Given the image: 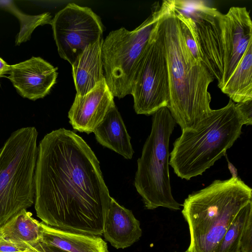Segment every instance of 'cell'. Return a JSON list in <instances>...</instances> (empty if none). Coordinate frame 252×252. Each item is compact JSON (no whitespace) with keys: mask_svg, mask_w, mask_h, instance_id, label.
Here are the masks:
<instances>
[{"mask_svg":"<svg viewBox=\"0 0 252 252\" xmlns=\"http://www.w3.org/2000/svg\"><path fill=\"white\" fill-rule=\"evenodd\" d=\"M37 150V217L53 227L102 235L111 197L89 146L75 133L61 128L46 134Z\"/></svg>","mask_w":252,"mask_h":252,"instance_id":"6da1fadb","label":"cell"},{"mask_svg":"<svg viewBox=\"0 0 252 252\" xmlns=\"http://www.w3.org/2000/svg\"><path fill=\"white\" fill-rule=\"evenodd\" d=\"M158 20L169 81L167 107L182 130L193 129L212 110L208 88L215 78L186 45L174 0L162 1Z\"/></svg>","mask_w":252,"mask_h":252,"instance_id":"7a4b0ae2","label":"cell"},{"mask_svg":"<svg viewBox=\"0 0 252 252\" xmlns=\"http://www.w3.org/2000/svg\"><path fill=\"white\" fill-rule=\"evenodd\" d=\"M252 201V189L239 177L215 180L189 195L182 211L189 231L188 250L217 252L231 223Z\"/></svg>","mask_w":252,"mask_h":252,"instance_id":"3957f363","label":"cell"},{"mask_svg":"<svg viewBox=\"0 0 252 252\" xmlns=\"http://www.w3.org/2000/svg\"><path fill=\"white\" fill-rule=\"evenodd\" d=\"M244 119L236 103L212 110L196 126L182 130L173 143L169 165L182 179L201 175L226 155L242 133Z\"/></svg>","mask_w":252,"mask_h":252,"instance_id":"277c9868","label":"cell"},{"mask_svg":"<svg viewBox=\"0 0 252 252\" xmlns=\"http://www.w3.org/2000/svg\"><path fill=\"white\" fill-rule=\"evenodd\" d=\"M38 132L18 128L0 148V226L34 202Z\"/></svg>","mask_w":252,"mask_h":252,"instance_id":"5b68a950","label":"cell"},{"mask_svg":"<svg viewBox=\"0 0 252 252\" xmlns=\"http://www.w3.org/2000/svg\"><path fill=\"white\" fill-rule=\"evenodd\" d=\"M175 124L167 107L156 112L150 134L137 160L134 185L149 210L159 207L180 209L171 192L169 169V143Z\"/></svg>","mask_w":252,"mask_h":252,"instance_id":"8992f818","label":"cell"},{"mask_svg":"<svg viewBox=\"0 0 252 252\" xmlns=\"http://www.w3.org/2000/svg\"><path fill=\"white\" fill-rule=\"evenodd\" d=\"M159 4L154 3L151 14L132 31L125 28L110 32L103 40L101 55L104 78L114 97L131 94L135 75L158 15Z\"/></svg>","mask_w":252,"mask_h":252,"instance_id":"52a82bcc","label":"cell"},{"mask_svg":"<svg viewBox=\"0 0 252 252\" xmlns=\"http://www.w3.org/2000/svg\"><path fill=\"white\" fill-rule=\"evenodd\" d=\"M158 15L143 54L135 75L131 94L137 114L153 115L167 107L169 87L163 42Z\"/></svg>","mask_w":252,"mask_h":252,"instance_id":"ba28073f","label":"cell"},{"mask_svg":"<svg viewBox=\"0 0 252 252\" xmlns=\"http://www.w3.org/2000/svg\"><path fill=\"white\" fill-rule=\"evenodd\" d=\"M58 53L71 64L89 44L102 38L103 26L90 8L68 3L52 19Z\"/></svg>","mask_w":252,"mask_h":252,"instance_id":"9c48e42d","label":"cell"},{"mask_svg":"<svg viewBox=\"0 0 252 252\" xmlns=\"http://www.w3.org/2000/svg\"><path fill=\"white\" fill-rule=\"evenodd\" d=\"M220 25L223 53V70L220 89L235 70L252 39V23L245 7L232 6L221 13Z\"/></svg>","mask_w":252,"mask_h":252,"instance_id":"30bf717a","label":"cell"},{"mask_svg":"<svg viewBox=\"0 0 252 252\" xmlns=\"http://www.w3.org/2000/svg\"><path fill=\"white\" fill-rule=\"evenodd\" d=\"M220 14L216 8L202 4L195 6L190 13L186 14L194 22L201 62L218 80V86L221 83L223 70Z\"/></svg>","mask_w":252,"mask_h":252,"instance_id":"8fae6325","label":"cell"},{"mask_svg":"<svg viewBox=\"0 0 252 252\" xmlns=\"http://www.w3.org/2000/svg\"><path fill=\"white\" fill-rule=\"evenodd\" d=\"M57 68L40 57L10 65L7 78L23 97L35 101L47 95L56 83Z\"/></svg>","mask_w":252,"mask_h":252,"instance_id":"7c38bea8","label":"cell"},{"mask_svg":"<svg viewBox=\"0 0 252 252\" xmlns=\"http://www.w3.org/2000/svg\"><path fill=\"white\" fill-rule=\"evenodd\" d=\"M114 97L105 78L85 95L76 94L68 114L73 129L88 134L94 132L115 105Z\"/></svg>","mask_w":252,"mask_h":252,"instance_id":"4fadbf2b","label":"cell"},{"mask_svg":"<svg viewBox=\"0 0 252 252\" xmlns=\"http://www.w3.org/2000/svg\"><path fill=\"white\" fill-rule=\"evenodd\" d=\"M103 234L116 249L127 248L141 237L140 222L131 211L121 206L111 197L105 219Z\"/></svg>","mask_w":252,"mask_h":252,"instance_id":"5bb4252c","label":"cell"},{"mask_svg":"<svg viewBox=\"0 0 252 252\" xmlns=\"http://www.w3.org/2000/svg\"><path fill=\"white\" fill-rule=\"evenodd\" d=\"M40 242L50 250L67 252H108L107 243L99 236L68 231L40 222Z\"/></svg>","mask_w":252,"mask_h":252,"instance_id":"9a60e30c","label":"cell"},{"mask_svg":"<svg viewBox=\"0 0 252 252\" xmlns=\"http://www.w3.org/2000/svg\"><path fill=\"white\" fill-rule=\"evenodd\" d=\"M103 38L89 44L71 64L76 94L84 95L104 79L101 48Z\"/></svg>","mask_w":252,"mask_h":252,"instance_id":"2e32d148","label":"cell"},{"mask_svg":"<svg viewBox=\"0 0 252 252\" xmlns=\"http://www.w3.org/2000/svg\"><path fill=\"white\" fill-rule=\"evenodd\" d=\"M97 142L127 159L132 158L134 151L120 113L115 104L108 111L94 132Z\"/></svg>","mask_w":252,"mask_h":252,"instance_id":"e0dca14e","label":"cell"},{"mask_svg":"<svg viewBox=\"0 0 252 252\" xmlns=\"http://www.w3.org/2000/svg\"><path fill=\"white\" fill-rule=\"evenodd\" d=\"M0 237L13 244L30 249L40 241V222L24 209L0 226Z\"/></svg>","mask_w":252,"mask_h":252,"instance_id":"ac0fdd59","label":"cell"},{"mask_svg":"<svg viewBox=\"0 0 252 252\" xmlns=\"http://www.w3.org/2000/svg\"><path fill=\"white\" fill-rule=\"evenodd\" d=\"M220 90L234 102L252 100V39L235 70Z\"/></svg>","mask_w":252,"mask_h":252,"instance_id":"d6986e66","label":"cell"},{"mask_svg":"<svg viewBox=\"0 0 252 252\" xmlns=\"http://www.w3.org/2000/svg\"><path fill=\"white\" fill-rule=\"evenodd\" d=\"M252 219V201L240 212L222 239L217 252H240V240L246 223Z\"/></svg>","mask_w":252,"mask_h":252,"instance_id":"ffe728a7","label":"cell"},{"mask_svg":"<svg viewBox=\"0 0 252 252\" xmlns=\"http://www.w3.org/2000/svg\"><path fill=\"white\" fill-rule=\"evenodd\" d=\"M8 8L20 22V29L15 40L16 45L29 40L32 32L38 26L50 24L51 23L52 16L49 12L36 15H27L20 11L13 4H10Z\"/></svg>","mask_w":252,"mask_h":252,"instance_id":"44dd1931","label":"cell"},{"mask_svg":"<svg viewBox=\"0 0 252 252\" xmlns=\"http://www.w3.org/2000/svg\"><path fill=\"white\" fill-rule=\"evenodd\" d=\"M174 7L176 16L179 20L181 31L186 45L194 58L197 62L202 63L197 44L193 20L189 15L176 8L175 5Z\"/></svg>","mask_w":252,"mask_h":252,"instance_id":"7402d4cb","label":"cell"},{"mask_svg":"<svg viewBox=\"0 0 252 252\" xmlns=\"http://www.w3.org/2000/svg\"><path fill=\"white\" fill-rule=\"evenodd\" d=\"M240 252H252V219L244 227L240 240Z\"/></svg>","mask_w":252,"mask_h":252,"instance_id":"603a6c76","label":"cell"},{"mask_svg":"<svg viewBox=\"0 0 252 252\" xmlns=\"http://www.w3.org/2000/svg\"><path fill=\"white\" fill-rule=\"evenodd\" d=\"M244 121L245 125L252 124V100L236 103Z\"/></svg>","mask_w":252,"mask_h":252,"instance_id":"cb8c5ba5","label":"cell"},{"mask_svg":"<svg viewBox=\"0 0 252 252\" xmlns=\"http://www.w3.org/2000/svg\"><path fill=\"white\" fill-rule=\"evenodd\" d=\"M27 250L0 237V252H23Z\"/></svg>","mask_w":252,"mask_h":252,"instance_id":"d4e9b609","label":"cell"},{"mask_svg":"<svg viewBox=\"0 0 252 252\" xmlns=\"http://www.w3.org/2000/svg\"><path fill=\"white\" fill-rule=\"evenodd\" d=\"M23 252H52V251L44 246L40 242L35 247L28 249Z\"/></svg>","mask_w":252,"mask_h":252,"instance_id":"484cf974","label":"cell"},{"mask_svg":"<svg viewBox=\"0 0 252 252\" xmlns=\"http://www.w3.org/2000/svg\"><path fill=\"white\" fill-rule=\"evenodd\" d=\"M9 68L10 65L8 64L3 59L0 58V79L4 74L8 73Z\"/></svg>","mask_w":252,"mask_h":252,"instance_id":"4316f807","label":"cell"},{"mask_svg":"<svg viewBox=\"0 0 252 252\" xmlns=\"http://www.w3.org/2000/svg\"><path fill=\"white\" fill-rule=\"evenodd\" d=\"M226 158L227 162V165H228V168L232 175V177L236 178H238V172L237 169L230 162V161L228 160L226 154L224 156Z\"/></svg>","mask_w":252,"mask_h":252,"instance_id":"83f0119b","label":"cell"},{"mask_svg":"<svg viewBox=\"0 0 252 252\" xmlns=\"http://www.w3.org/2000/svg\"><path fill=\"white\" fill-rule=\"evenodd\" d=\"M185 252H190L188 250H187L186 251H185Z\"/></svg>","mask_w":252,"mask_h":252,"instance_id":"f1b7e54d","label":"cell"}]
</instances>
